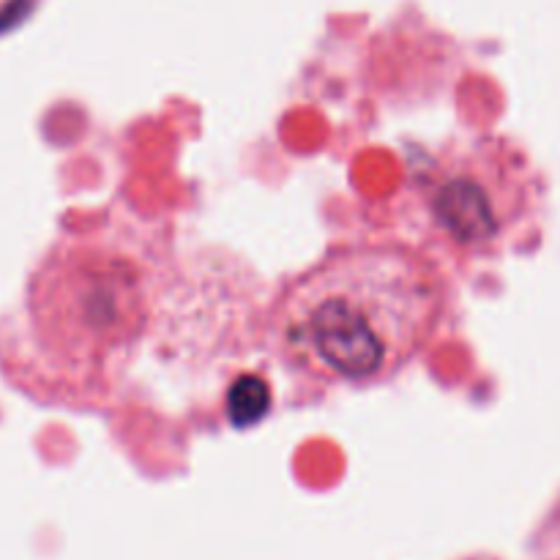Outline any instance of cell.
Here are the masks:
<instances>
[{
  "instance_id": "1",
  "label": "cell",
  "mask_w": 560,
  "mask_h": 560,
  "mask_svg": "<svg viewBox=\"0 0 560 560\" xmlns=\"http://www.w3.org/2000/svg\"><path fill=\"white\" fill-rule=\"evenodd\" d=\"M446 310V284L419 252L361 244L301 273L273 312L277 353L320 383H381L427 345Z\"/></svg>"
},
{
  "instance_id": "2",
  "label": "cell",
  "mask_w": 560,
  "mask_h": 560,
  "mask_svg": "<svg viewBox=\"0 0 560 560\" xmlns=\"http://www.w3.org/2000/svg\"><path fill=\"white\" fill-rule=\"evenodd\" d=\"M49 299L63 304L66 326L55 337L69 359L91 375H109L145 328L151 288L137 257L107 249L77 257Z\"/></svg>"
},
{
  "instance_id": "3",
  "label": "cell",
  "mask_w": 560,
  "mask_h": 560,
  "mask_svg": "<svg viewBox=\"0 0 560 560\" xmlns=\"http://www.w3.org/2000/svg\"><path fill=\"white\" fill-rule=\"evenodd\" d=\"M485 167L487 162L479 153H454L430 175L427 206L432 219L459 244H487L501 224L498 200L490 195V173H485Z\"/></svg>"
},
{
  "instance_id": "4",
  "label": "cell",
  "mask_w": 560,
  "mask_h": 560,
  "mask_svg": "<svg viewBox=\"0 0 560 560\" xmlns=\"http://www.w3.org/2000/svg\"><path fill=\"white\" fill-rule=\"evenodd\" d=\"M268 410V386L257 377H241L230 394V413L235 424L246 427Z\"/></svg>"
},
{
  "instance_id": "5",
  "label": "cell",
  "mask_w": 560,
  "mask_h": 560,
  "mask_svg": "<svg viewBox=\"0 0 560 560\" xmlns=\"http://www.w3.org/2000/svg\"><path fill=\"white\" fill-rule=\"evenodd\" d=\"M33 0H9V3L0 9V31H9V27H14L16 22L22 20V16L31 11Z\"/></svg>"
}]
</instances>
